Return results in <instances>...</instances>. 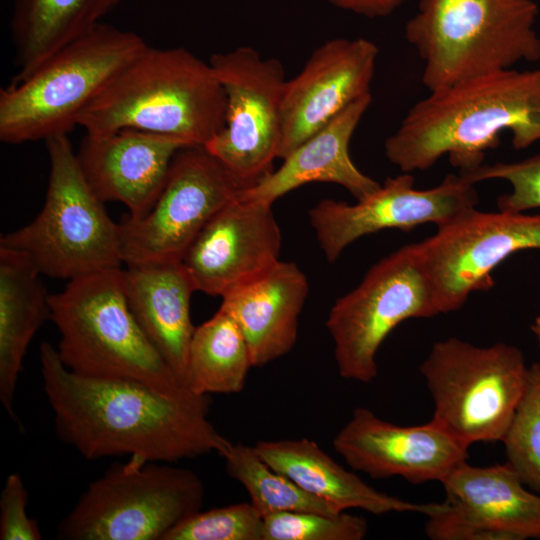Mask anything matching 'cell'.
I'll return each instance as SVG.
<instances>
[{
  "instance_id": "3957f363",
  "label": "cell",
  "mask_w": 540,
  "mask_h": 540,
  "mask_svg": "<svg viewBox=\"0 0 540 540\" xmlns=\"http://www.w3.org/2000/svg\"><path fill=\"white\" fill-rule=\"evenodd\" d=\"M226 96L209 61L183 47L147 46L84 108L78 126L136 129L204 146L224 127Z\"/></svg>"
},
{
  "instance_id": "484cf974",
  "label": "cell",
  "mask_w": 540,
  "mask_h": 540,
  "mask_svg": "<svg viewBox=\"0 0 540 540\" xmlns=\"http://www.w3.org/2000/svg\"><path fill=\"white\" fill-rule=\"evenodd\" d=\"M253 367L245 336L223 308L195 328L189 348L188 388L199 395L243 390Z\"/></svg>"
},
{
  "instance_id": "e575fe53",
  "label": "cell",
  "mask_w": 540,
  "mask_h": 540,
  "mask_svg": "<svg viewBox=\"0 0 540 540\" xmlns=\"http://www.w3.org/2000/svg\"><path fill=\"white\" fill-rule=\"evenodd\" d=\"M400 1H401V3H404L405 1H408V0H400Z\"/></svg>"
},
{
  "instance_id": "52a82bcc",
  "label": "cell",
  "mask_w": 540,
  "mask_h": 540,
  "mask_svg": "<svg viewBox=\"0 0 540 540\" xmlns=\"http://www.w3.org/2000/svg\"><path fill=\"white\" fill-rule=\"evenodd\" d=\"M49 182L42 210L0 246L29 257L42 275L72 280L121 267L120 225L90 188L68 135L47 139Z\"/></svg>"
},
{
  "instance_id": "6da1fadb",
  "label": "cell",
  "mask_w": 540,
  "mask_h": 540,
  "mask_svg": "<svg viewBox=\"0 0 540 540\" xmlns=\"http://www.w3.org/2000/svg\"><path fill=\"white\" fill-rule=\"evenodd\" d=\"M40 365L56 433L86 459L129 455L174 463L211 452L222 457L232 443L209 420L208 395L82 376L47 342L40 345Z\"/></svg>"
},
{
  "instance_id": "5bb4252c",
  "label": "cell",
  "mask_w": 540,
  "mask_h": 540,
  "mask_svg": "<svg viewBox=\"0 0 540 540\" xmlns=\"http://www.w3.org/2000/svg\"><path fill=\"white\" fill-rule=\"evenodd\" d=\"M411 173L388 178L355 204L324 199L309 211V221L328 262H335L354 241L384 229L409 231L426 223L437 227L475 208V184L449 174L435 187L414 188Z\"/></svg>"
},
{
  "instance_id": "9a60e30c",
  "label": "cell",
  "mask_w": 540,
  "mask_h": 540,
  "mask_svg": "<svg viewBox=\"0 0 540 540\" xmlns=\"http://www.w3.org/2000/svg\"><path fill=\"white\" fill-rule=\"evenodd\" d=\"M281 241L272 204L239 195L202 228L181 263L195 291L223 298L269 273Z\"/></svg>"
},
{
  "instance_id": "9c48e42d",
  "label": "cell",
  "mask_w": 540,
  "mask_h": 540,
  "mask_svg": "<svg viewBox=\"0 0 540 540\" xmlns=\"http://www.w3.org/2000/svg\"><path fill=\"white\" fill-rule=\"evenodd\" d=\"M529 367L520 349L479 347L457 337L435 342L419 366L434 403L432 421L466 446L502 441Z\"/></svg>"
},
{
  "instance_id": "8fae6325",
  "label": "cell",
  "mask_w": 540,
  "mask_h": 540,
  "mask_svg": "<svg viewBox=\"0 0 540 540\" xmlns=\"http://www.w3.org/2000/svg\"><path fill=\"white\" fill-rule=\"evenodd\" d=\"M247 187L204 146L182 147L149 211L119 223L123 263L181 261L208 221Z\"/></svg>"
},
{
  "instance_id": "5b68a950",
  "label": "cell",
  "mask_w": 540,
  "mask_h": 540,
  "mask_svg": "<svg viewBox=\"0 0 540 540\" xmlns=\"http://www.w3.org/2000/svg\"><path fill=\"white\" fill-rule=\"evenodd\" d=\"M49 307L60 335L56 350L70 371L138 381L170 395L189 390L178 383L136 321L121 267L69 280L62 291L49 294Z\"/></svg>"
},
{
  "instance_id": "603a6c76",
  "label": "cell",
  "mask_w": 540,
  "mask_h": 540,
  "mask_svg": "<svg viewBox=\"0 0 540 540\" xmlns=\"http://www.w3.org/2000/svg\"><path fill=\"white\" fill-rule=\"evenodd\" d=\"M442 485L448 501L505 540L540 539V494L527 490L507 463L476 467L466 461Z\"/></svg>"
},
{
  "instance_id": "ac0fdd59",
  "label": "cell",
  "mask_w": 540,
  "mask_h": 540,
  "mask_svg": "<svg viewBox=\"0 0 540 540\" xmlns=\"http://www.w3.org/2000/svg\"><path fill=\"white\" fill-rule=\"evenodd\" d=\"M184 142L151 132L122 129L86 134L76 153L82 174L104 203L118 201L138 219L153 206L166 181L173 157Z\"/></svg>"
},
{
  "instance_id": "836d02e7",
  "label": "cell",
  "mask_w": 540,
  "mask_h": 540,
  "mask_svg": "<svg viewBox=\"0 0 540 540\" xmlns=\"http://www.w3.org/2000/svg\"><path fill=\"white\" fill-rule=\"evenodd\" d=\"M531 331L533 332L540 348V315L534 320V323L531 325Z\"/></svg>"
},
{
  "instance_id": "f1b7e54d",
  "label": "cell",
  "mask_w": 540,
  "mask_h": 540,
  "mask_svg": "<svg viewBox=\"0 0 540 540\" xmlns=\"http://www.w3.org/2000/svg\"><path fill=\"white\" fill-rule=\"evenodd\" d=\"M164 540H265L264 516L251 502L200 510Z\"/></svg>"
},
{
  "instance_id": "277c9868",
  "label": "cell",
  "mask_w": 540,
  "mask_h": 540,
  "mask_svg": "<svg viewBox=\"0 0 540 540\" xmlns=\"http://www.w3.org/2000/svg\"><path fill=\"white\" fill-rule=\"evenodd\" d=\"M533 0H420L404 36L422 59L428 91L540 60Z\"/></svg>"
},
{
  "instance_id": "d4e9b609",
  "label": "cell",
  "mask_w": 540,
  "mask_h": 540,
  "mask_svg": "<svg viewBox=\"0 0 540 540\" xmlns=\"http://www.w3.org/2000/svg\"><path fill=\"white\" fill-rule=\"evenodd\" d=\"M121 0H15L10 29L21 80L68 43L99 25Z\"/></svg>"
},
{
  "instance_id": "30bf717a",
  "label": "cell",
  "mask_w": 540,
  "mask_h": 540,
  "mask_svg": "<svg viewBox=\"0 0 540 540\" xmlns=\"http://www.w3.org/2000/svg\"><path fill=\"white\" fill-rule=\"evenodd\" d=\"M441 313L418 244L387 255L330 309L326 327L339 375L362 383L373 381L378 375L377 352L391 331L405 320Z\"/></svg>"
},
{
  "instance_id": "d6a6232c",
  "label": "cell",
  "mask_w": 540,
  "mask_h": 540,
  "mask_svg": "<svg viewBox=\"0 0 540 540\" xmlns=\"http://www.w3.org/2000/svg\"><path fill=\"white\" fill-rule=\"evenodd\" d=\"M331 5L368 18L391 14L402 3L400 0H326Z\"/></svg>"
},
{
  "instance_id": "4dcf8cb0",
  "label": "cell",
  "mask_w": 540,
  "mask_h": 540,
  "mask_svg": "<svg viewBox=\"0 0 540 540\" xmlns=\"http://www.w3.org/2000/svg\"><path fill=\"white\" fill-rule=\"evenodd\" d=\"M459 174L473 184L491 179L507 181L511 191L497 199L500 211L518 213L540 208V154L516 162L482 164Z\"/></svg>"
},
{
  "instance_id": "ffe728a7",
  "label": "cell",
  "mask_w": 540,
  "mask_h": 540,
  "mask_svg": "<svg viewBox=\"0 0 540 540\" xmlns=\"http://www.w3.org/2000/svg\"><path fill=\"white\" fill-rule=\"evenodd\" d=\"M123 282L140 328L178 383L189 389V348L196 328L190 301L195 289L181 261L126 265Z\"/></svg>"
},
{
  "instance_id": "d6986e66",
  "label": "cell",
  "mask_w": 540,
  "mask_h": 540,
  "mask_svg": "<svg viewBox=\"0 0 540 540\" xmlns=\"http://www.w3.org/2000/svg\"><path fill=\"white\" fill-rule=\"evenodd\" d=\"M372 102L371 93L353 102L285 158L281 166L240 192L247 200L273 204L288 192L312 182L335 183L361 200L380 187L363 173L349 153L351 138Z\"/></svg>"
},
{
  "instance_id": "4316f807",
  "label": "cell",
  "mask_w": 540,
  "mask_h": 540,
  "mask_svg": "<svg viewBox=\"0 0 540 540\" xmlns=\"http://www.w3.org/2000/svg\"><path fill=\"white\" fill-rule=\"evenodd\" d=\"M227 474L241 483L250 502L263 515L278 512H318L337 514L342 511L299 487L289 477L271 467L254 446L231 443L222 455Z\"/></svg>"
},
{
  "instance_id": "cb8c5ba5",
  "label": "cell",
  "mask_w": 540,
  "mask_h": 540,
  "mask_svg": "<svg viewBox=\"0 0 540 540\" xmlns=\"http://www.w3.org/2000/svg\"><path fill=\"white\" fill-rule=\"evenodd\" d=\"M41 275L28 256L0 246V401L13 420L24 355L50 318L49 294Z\"/></svg>"
},
{
  "instance_id": "44dd1931",
  "label": "cell",
  "mask_w": 540,
  "mask_h": 540,
  "mask_svg": "<svg viewBox=\"0 0 540 540\" xmlns=\"http://www.w3.org/2000/svg\"><path fill=\"white\" fill-rule=\"evenodd\" d=\"M308 293V279L298 265L279 261L262 278L222 298L220 307L242 330L253 367L279 359L294 347Z\"/></svg>"
},
{
  "instance_id": "ba28073f",
  "label": "cell",
  "mask_w": 540,
  "mask_h": 540,
  "mask_svg": "<svg viewBox=\"0 0 540 540\" xmlns=\"http://www.w3.org/2000/svg\"><path fill=\"white\" fill-rule=\"evenodd\" d=\"M129 456L94 480L61 521L66 540H164L201 510L205 488L192 470Z\"/></svg>"
},
{
  "instance_id": "7402d4cb",
  "label": "cell",
  "mask_w": 540,
  "mask_h": 540,
  "mask_svg": "<svg viewBox=\"0 0 540 540\" xmlns=\"http://www.w3.org/2000/svg\"><path fill=\"white\" fill-rule=\"evenodd\" d=\"M254 448L275 470L340 511L361 509L375 515L413 512L429 516L443 507V502L414 503L376 490L308 438L260 440Z\"/></svg>"
},
{
  "instance_id": "e0dca14e",
  "label": "cell",
  "mask_w": 540,
  "mask_h": 540,
  "mask_svg": "<svg viewBox=\"0 0 540 540\" xmlns=\"http://www.w3.org/2000/svg\"><path fill=\"white\" fill-rule=\"evenodd\" d=\"M379 50L365 38H335L318 46L285 83L283 159L362 96L371 93Z\"/></svg>"
},
{
  "instance_id": "2e32d148",
  "label": "cell",
  "mask_w": 540,
  "mask_h": 540,
  "mask_svg": "<svg viewBox=\"0 0 540 540\" xmlns=\"http://www.w3.org/2000/svg\"><path fill=\"white\" fill-rule=\"evenodd\" d=\"M332 444L355 471L374 479L399 476L413 484L442 483L467 461L469 448L432 420L401 426L364 407L354 409Z\"/></svg>"
},
{
  "instance_id": "7a4b0ae2",
  "label": "cell",
  "mask_w": 540,
  "mask_h": 540,
  "mask_svg": "<svg viewBox=\"0 0 540 540\" xmlns=\"http://www.w3.org/2000/svg\"><path fill=\"white\" fill-rule=\"evenodd\" d=\"M503 132L516 150L540 142V68L492 71L430 91L408 110L384 151L401 172L428 169L448 155L459 173H468Z\"/></svg>"
},
{
  "instance_id": "1f68e13d",
  "label": "cell",
  "mask_w": 540,
  "mask_h": 540,
  "mask_svg": "<svg viewBox=\"0 0 540 540\" xmlns=\"http://www.w3.org/2000/svg\"><path fill=\"white\" fill-rule=\"evenodd\" d=\"M28 492L21 476H7L0 494V539L40 540L37 521L27 513Z\"/></svg>"
},
{
  "instance_id": "83f0119b",
  "label": "cell",
  "mask_w": 540,
  "mask_h": 540,
  "mask_svg": "<svg viewBox=\"0 0 540 540\" xmlns=\"http://www.w3.org/2000/svg\"><path fill=\"white\" fill-rule=\"evenodd\" d=\"M501 442L506 463L540 494V362L529 366L524 393Z\"/></svg>"
},
{
  "instance_id": "8992f818",
  "label": "cell",
  "mask_w": 540,
  "mask_h": 540,
  "mask_svg": "<svg viewBox=\"0 0 540 540\" xmlns=\"http://www.w3.org/2000/svg\"><path fill=\"white\" fill-rule=\"evenodd\" d=\"M148 45L100 23L0 89V140L21 144L68 135L84 108Z\"/></svg>"
},
{
  "instance_id": "f546056e",
  "label": "cell",
  "mask_w": 540,
  "mask_h": 540,
  "mask_svg": "<svg viewBox=\"0 0 540 540\" xmlns=\"http://www.w3.org/2000/svg\"><path fill=\"white\" fill-rule=\"evenodd\" d=\"M265 540H362L368 524L364 517L342 511L278 512L264 516Z\"/></svg>"
},
{
  "instance_id": "4fadbf2b",
  "label": "cell",
  "mask_w": 540,
  "mask_h": 540,
  "mask_svg": "<svg viewBox=\"0 0 540 540\" xmlns=\"http://www.w3.org/2000/svg\"><path fill=\"white\" fill-rule=\"evenodd\" d=\"M441 312L460 309L469 295L493 287L492 271L512 254L540 249V214L463 212L417 243Z\"/></svg>"
},
{
  "instance_id": "7c38bea8",
  "label": "cell",
  "mask_w": 540,
  "mask_h": 540,
  "mask_svg": "<svg viewBox=\"0 0 540 540\" xmlns=\"http://www.w3.org/2000/svg\"><path fill=\"white\" fill-rule=\"evenodd\" d=\"M226 96L223 129L204 147L248 187L270 172L282 140V63L250 46L213 54Z\"/></svg>"
}]
</instances>
